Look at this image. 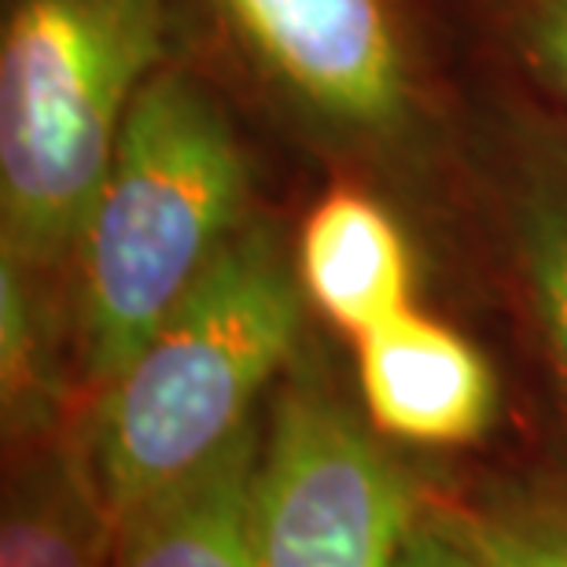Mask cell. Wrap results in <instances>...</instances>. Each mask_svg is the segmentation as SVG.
<instances>
[{"label": "cell", "mask_w": 567, "mask_h": 567, "mask_svg": "<svg viewBox=\"0 0 567 567\" xmlns=\"http://www.w3.org/2000/svg\"><path fill=\"white\" fill-rule=\"evenodd\" d=\"M174 55V0H4L0 255L66 288L130 111Z\"/></svg>", "instance_id": "4"}, {"label": "cell", "mask_w": 567, "mask_h": 567, "mask_svg": "<svg viewBox=\"0 0 567 567\" xmlns=\"http://www.w3.org/2000/svg\"><path fill=\"white\" fill-rule=\"evenodd\" d=\"M258 446L262 416L199 468L122 513L111 567H258L251 535Z\"/></svg>", "instance_id": "10"}, {"label": "cell", "mask_w": 567, "mask_h": 567, "mask_svg": "<svg viewBox=\"0 0 567 567\" xmlns=\"http://www.w3.org/2000/svg\"><path fill=\"white\" fill-rule=\"evenodd\" d=\"M399 567H472V560L461 549V542L446 530V524L427 508L424 524L413 530Z\"/></svg>", "instance_id": "13"}, {"label": "cell", "mask_w": 567, "mask_h": 567, "mask_svg": "<svg viewBox=\"0 0 567 567\" xmlns=\"http://www.w3.org/2000/svg\"><path fill=\"white\" fill-rule=\"evenodd\" d=\"M350 347L361 410L399 450H468L497 424L502 383L491 358L446 317L413 302Z\"/></svg>", "instance_id": "7"}, {"label": "cell", "mask_w": 567, "mask_h": 567, "mask_svg": "<svg viewBox=\"0 0 567 567\" xmlns=\"http://www.w3.org/2000/svg\"><path fill=\"white\" fill-rule=\"evenodd\" d=\"M491 63L567 118V0H468Z\"/></svg>", "instance_id": "12"}, {"label": "cell", "mask_w": 567, "mask_h": 567, "mask_svg": "<svg viewBox=\"0 0 567 567\" xmlns=\"http://www.w3.org/2000/svg\"><path fill=\"white\" fill-rule=\"evenodd\" d=\"M262 210L236 100L188 55L141 89L66 269L85 405Z\"/></svg>", "instance_id": "2"}, {"label": "cell", "mask_w": 567, "mask_h": 567, "mask_svg": "<svg viewBox=\"0 0 567 567\" xmlns=\"http://www.w3.org/2000/svg\"><path fill=\"white\" fill-rule=\"evenodd\" d=\"M427 508L431 480L369 424L306 339L262 413L251 480L258 567H399Z\"/></svg>", "instance_id": "6"}, {"label": "cell", "mask_w": 567, "mask_h": 567, "mask_svg": "<svg viewBox=\"0 0 567 567\" xmlns=\"http://www.w3.org/2000/svg\"><path fill=\"white\" fill-rule=\"evenodd\" d=\"M450 233L513 328L567 483V118L497 71L464 82Z\"/></svg>", "instance_id": "5"}, {"label": "cell", "mask_w": 567, "mask_h": 567, "mask_svg": "<svg viewBox=\"0 0 567 567\" xmlns=\"http://www.w3.org/2000/svg\"><path fill=\"white\" fill-rule=\"evenodd\" d=\"M181 55L288 144L450 233L464 82L431 0H174Z\"/></svg>", "instance_id": "1"}, {"label": "cell", "mask_w": 567, "mask_h": 567, "mask_svg": "<svg viewBox=\"0 0 567 567\" xmlns=\"http://www.w3.org/2000/svg\"><path fill=\"white\" fill-rule=\"evenodd\" d=\"M306 313L295 233L258 210L85 405L89 450L115 516L262 416L310 339Z\"/></svg>", "instance_id": "3"}, {"label": "cell", "mask_w": 567, "mask_h": 567, "mask_svg": "<svg viewBox=\"0 0 567 567\" xmlns=\"http://www.w3.org/2000/svg\"><path fill=\"white\" fill-rule=\"evenodd\" d=\"M431 513L472 567H567V483L557 475L431 483Z\"/></svg>", "instance_id": "11"}, {"label": "cell", "mask_w": 567, "mask_h": 567, "mask_svg": "<svg viewBox=\"0 0 567 567\" xmlns=\"http://www.w3.org/2000/svg\"><path fill=\"white\" fill-rule=\"evenodd\" d=\"M82 413L8 450L0 567H111L118 516L100 486Z\"/></svg>", "instance_id": "9"}, {"label": "cell", "mask_w": 567, "mask_h": 567, "mask_svg": "<svg viewBox=\"0 0 567 567\" xmlns=\"http://www.w3.org/2000/svg\"><path fill=\"white\" fill-rule=\"evenodd\" d=\"M410 218L358 181H328L295 229V274L306 306L347 339L416 302Z\"/></svg>", "instance_id": "8"}]
</instances>
